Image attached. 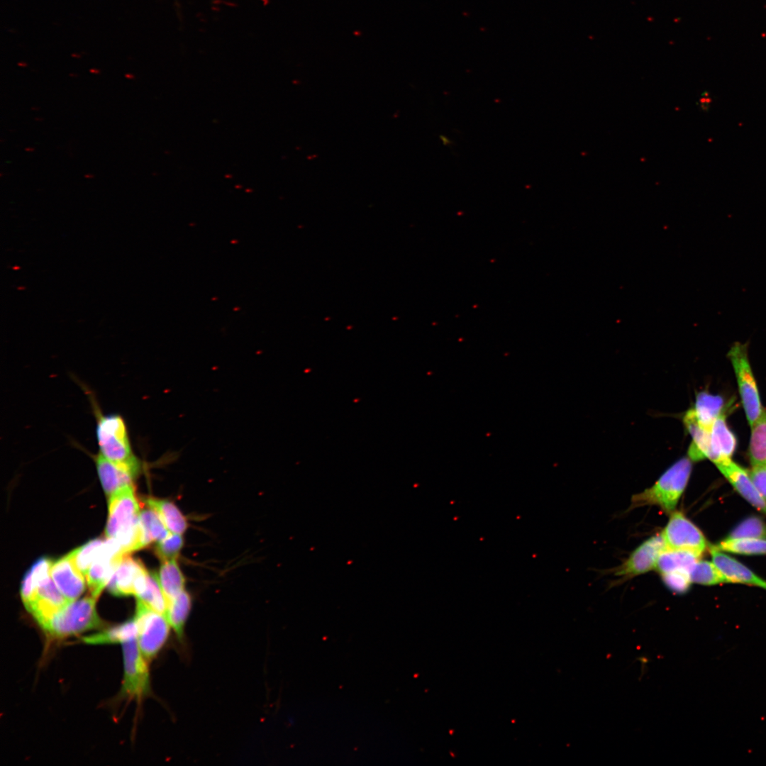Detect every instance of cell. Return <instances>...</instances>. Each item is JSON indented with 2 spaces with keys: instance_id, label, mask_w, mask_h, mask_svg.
Wrapping results in <instances>:
<instances>
[{
  "instance_id": "obj_24",
  "label": "cell",
  "mask_w": 766,
  "mask_h": 766,
  "mask_svg": "<svg viewBox=\"0 0 766 766\" xmlns=\"http://www.w3.org/2000/svg\"><path fill=\"white\" fill-rule=\"evenodd\" d=\"M52 561L46 557L40 558L25 574L21 588V595L25 607L36 598L40 581L50 574Z\"/></svg>"
},
{
  "instance_id": "obj_8",
  "label": "cell",
  "mask_w": 766,
  "mask_h": 766,
  "mask_svg": "<svg viewBox=\"0 0 766 766\" xmlns=\"http://www.w3.org/2000/svg\"><path fill=\"white\" fill-rule=\"evenodd\" d=\"M661 535L665 548L687 550L701 557L709 549L702 532L682 512L671 513Z\"/></svg>"
},
{
  "instance_id": "obj_17",
  "label": "cell",
  "mask_w": 766,
  "mask_h": 766,
  "mask_svg": "<svg viewBox=\"0 0 766 766\" xmlns=\"http://www.w3.org/2000/svg\"><path fill=\"white\" fill-rule=\"evenodd\" d=\"M102 487L109 496L121 488L133 484V475L99 453L94 457Z\"/></svg>"
},
{
  "instance_id": "obj_3",
  "label": "cell",
  "mask_w": 766,
  "mask_h": 766,
  "mask_svg": "<svg viewBox=\"0 0 766 766\" xmlns=\"http://www.w3.org/2000/svg\"><path fill=\"white\" fill-rule=\"evenodd\" d=\"M692 468L688 457L678 460L652 487L632 497V506L655 505L665 513L673 512L687 487Z\"/></svg>"
},
{
  "instance_id": "obj_26",
  "label": "cell",
  "mask_w": 766,
  "mask_h": 766,
  "mask_svg": "<svg viewBox=\"0 0 766 766\" xmlns=\"http://www.w3.org/2000/svg\"><path fill=\"white\" fill-rule=\"evenodd\" d=\"M748 457L752 466L766 464V410L750 426Z\"/></svg>"
},
{
  "instance_id": "obj_31",
  "label": "cell",
  "mask_w": 766,
  "mask_h": 766,
  "mask_svg": "<svg viewBox=\"0 0 766 766\" xmlns=\"http://www.w3.org/2000/svg\"><path fill=\"white\" fill-rule=\"evenodd\" d=\"M726 538H766V523L758 517H748L735 527Z\"/></svg>"
},
{
  "instance_id": "obj_11",
  "label": "cell",
  "mask_w": 766,
  "mask_h": 766,
  "mask_svg": "<svg viewBox=\"0 0 766 766\" xmlns=\"http://www.w3.org/2000/svg\"><path fill=\"white\" fill-rule=\"evenodd\" d=\"M665 548L661 535L648 538L630 555L615 574L632 577L652 570L655 568L658 557Z\"/></svg>"
},
{
  "instance_id": "obj_1",
  "label": "cell",
  "mask_w": 766,
  "mask_h": 766,
  "mask_svg": "<svg viewBox=\"0 0 766 766\" xmlns=\"http://www.w3.org/2000/svg\"><path fill=\"white\" fill-rule=\"evenodd\" d=\"M107 538L115 539L125 553L143 548L140 523V506L133 484L125 486L109 496Z\"/></svg>"
},
{
  "instance_id": "obj_13",
  "label": "cell",
  "mask_w": 766,
  "mask_h": 766,
  "mask_svg": "<svg viewBox=\"0 0 766 766\" xmlns=\"http://www.w3.org/2000/svg\"><path fill=\"white\" fill-rule=\"evenodd\" d=\"M715 465L744 499L766 515V500L757 489L749 472L731 459L716 463Z\"/></svg>"
},
{
  "instance_id": "obj_15",
  "label": "cell",
  "mask_w": 766,
  "mask_h": 766,
  "mask_svg": "<svg viewBox=\"0 0 766 766\" xmlns=\"http://www.w3.org/2000/svg\"><path fill=\"white\" fill-rule=\"evenodd\" d=\"M708 550L711 561L727 583L743 584L766 589V581L743 564L717 549L714 545H709Z\"/></svg>"
},
{
  "instance_id": "obj_2",
  "label": "cell",
  "mask_w": 766,
  "mask_h": 766,
  "mask_svg": "<svg viewBox=\"0 0 766 766\" xmlns=\"http://www.w3.org/2000/svg\"><path fill=\"white\" fill-rule=\"evenodd\" d=\"M96 414L99 453L126 469L135 478L141 465L133 451L124 419L118 414L105 415L99 412Z\"/></svg>"
},
{
  "instance_id": "obj_36",
  "label": "cell",
  "mask_w": 766,
  "mask_h": 766,
  "mask_svg": "<svg viewBox=\"0 0 766 766\" xmlns=\"http://www.w3.org/2000/svg\"><path fill=\"white\" fill-rule=\"evenodd\" d=\"M84 177H87V178H91V177H93V175H91V174H86Z\"/></svg>"
},
{
  "instance_id": "obj_16",
  "label": "cell",
  "mask_w": 766,
  "mask_h": 766,
  "mask_svg": "<svg viewBox=\"0 0 766 766\" xmlns=\"http://www.w3.org/2000/svg\"><path fill=\"white\" fill-rule=\"evenodd\" d=\"M710 454L709 460L716 464L731 459L737 445L736 436L729 429L726 411L714 421L709 432Z\"/></svg>"
},
{
  "instance_id": "obj_12",
  "label": "cell",
  "mask_w": 766,
  "mask_h": 766,
  "mask_svg": "<svg viewBox=\"0 0 766 766\" xmlns=\"http://www.w3.org/2000/svg\"><path fill=\"white\" fill-rule=\"evenodd\" d=\"M70 602L49 574L40 581L36 598L26 608L40 626Z\"/></svg>"
},
{
  "instance_id": "obj_23",
  "label": "cell",
  "mask_w": 766,
  "mask_h": 766,
  "mask_svg": "<svg viewBox=\"0 0 766 766\" xmlns=\"http://www.w3.org/2000/svg\"><path fill=\"white\" fill-rule=\"evenodd\" d=\"M156 574L167 602L184 590L185 578L177 560L162 561Z\"/></svg>"
},
{
  "instance_id": "obj_21",
  "label": "cell",
  "mask_w": 766,
  "mask_h": 766,
  "mask_svg": "<svg viewBox=\"0 0 766 766\" xmlns=\"http://www.w3.org/2000/svg\"><path fill=\"white\" fill-rule=\"evenodd\" d=\"M191 607L192 599L185 590L167 601L165 617L179 639H182L184 636Z\"/></svg>"
},
{
  "instance_id": "obj_25",
  "label": "cell",
  "mask_w": 766,
  "mask_h": 766,
  "mask_svg": "<svg viewBox=\"0 0 766 766\" xmlns=\"http://www.w3.org/2000/svg\"><path fill=\"white\" fill-rule=\"evenodd\" d=\"M140 523L143 548L163 540L170 533L157 513L148 506L140 510Z\"/></svg>"
},
{
  "instance_id": "obj_4",
  "label": "cell",
  "mask_w": 766,
  "mask_h": 766,
  "mask_svg": "<svg viewBox=\"0 0 766 766\" xmlns=\"http://www.w3.org/2000/svg\"><path fill=\"white\" fill-rule=\"evenodd\" d=\"M96 598L91 594L70 602L40 626L47 635L62 639L102 626L96 609Z\"/></svg>"
},
{
  "instance_id": "obj_18",
  "label": "cell",
  "mask_w": 766,
  "mask_h": 766,
  "mask_svg": "<svg viewBox=\"0 0 766 766\" xmlns=\"http://www.w3.org/2000/svg\"><path fill=\"white\" fill-rule=\"evenodd\" d=\"M726 409L721 396L701 392L696 394L694 405L689 410L699 426L710 432L713 423Z\"/></svg>"
},
{
  "instance_id": "obj_5",
  "label": "cell",
  "mask_w": 766,
  "mask_h": 766,
  "mask_svg": "<svg viewBox=\"0 0 766 766\" xmlns=\"http://www.w3.org/2000/svg\"><path fill=\"white\" fill-rule=\"evenodd\" d=\"M748 347L746 343L734 342L728 351L727 357L732 364L742 405L748 424L751 426L762 414L763 408L750 364Z\"/></svg>"
},
{
  "instance_id": "obj_34",
  "label": "cell",
  "mask_w": 766,
  "mask_h": 766,
  "mask_svg": "<svg viewBox=\"0 0 766 766\" xmlns=\"http://www.w3.org/2000/svg\"><path fill=\"white\" fill-rule=\"evenodd\" d=\"M749 474L757 489L766 500V464L752 466Z\"/></svg>"
},
{
  "instance_id": "obj_27",
  "label": "cell",
  "mask_w": 766,
  "mask_h": 766,
  "mask_svg": "<svg viewBox=\"0 0 766 766\" xmlns=\"http://www.w3.org/2000/svg\"><path fill=\"white\" fill-rule=\"evenodd\" d=\"M714 546L725 553L745 555H766V538H724Z\"/></svg>"
},
{
  "instance_id": "obj_35",
  "label": "cell",
  "mask_w": 766,
  "mask_h": 766,
  "mask_svg": "<svg viewBox=\"0 0 766 766\" xmlns=\"http://www.w3.org/2000/svg\"><path fill=\"white\" fill-rule=\"evenodd\" d=\"M711 98L708 91H704L699 99V106L704 111H707L711 104Z\"/></svg>"
},
{
  "instance_id": "obj_19",
  "label": "cell",
  "mask_w": 766,
  "mask_h": 766,
  "mask_svg": "<svg viewBox=\"0 0 766 766\" xmlns=\"http://www.w3.org/2000/svg\"><path fill=\"white\" fill-rule=\"evenodd\" d=\"M700 557L690 551L665 548L658 557L655 568L661 574L675 571L690 573Z\"/></svg>"
},
{
  "instance_id": "obj_37",
  "label": "cell",
  "mask_w": 766,
  "mask_h": 766,
  "mask_svg": "<svg viewBox=\"0 0 766 766\" xmlns=\"http://www.w3.org/2000/svg\"><path fill=\"white\" fill-rule=\"evenodd\" d=\"M26 150H27V151H30V150H33V148H31V149H30V148H26Z\"/></svg>"
},
{
  "instance_id": "obj_33",
  "label": "cell",
  "mask_w": 766,
  "mask_h": 766,
  "mask_svg": "<svg viewBox=\"0 0 766 766\" xmlns=\"http://www.w3.org/2000/svg\"><path fill=\"white\" fill-rule=\"evenodd\" d=\"M665 584L672 591L678 593L686 592L692 580L690 573L684 571H675L662 574Z\"/></svg>"
},
{
  "instance_id": "obj_32",
  "label": "cell",
  "mask_w": 766,
  "mask_h": 766,
  "mask_svg": "<svg viewBox=\"0 0 766 766\" xmlns=\"http://www.w3.org/2000/svg\"><path fill=\"white\" fill-rule=\"evenodd\" d=\"M183 544L182 534L170 532L165 538L157 542L155 553L162 561L177 560Z\"/></svg>"
},
{
  "instance_id": "obj_10",
  "label": "cell",
  "mask_w": 766,
  "mask_h": 766,
  "mask_svg": "<svg viewBox=\"0 0 766 766\" xmlns=\"http://www.w3.org/2000/svg\"><path fill=\"white\" fill-rule=\"evenodd\" d=\"M124 553L120 544L113 538H106L101 550L90 566L85 579L91 596L98 598L107 586Z\"/></svg>"
},
{
  "instance_id": "obj_28",
  "label": "cell",
  "mask_w": 766,
  "mask_h": 766,
  "mask_svg": "<svg viewBox=\"0 0 766 766\" xmlns=\"http://www.w3.org/2000/svg\"><path fill=\"white\" fill-rule=\"evenodd\" d=\"M137 600L140 601L151 609L165 616L167 609V599L160 585L157 574L149 573L145 589L137 596Z\"/></svg>"
},
{
  "instance_id": "obj_30",
  "label": "cell",
  "mask_w": 766,
  "mask_h": 766,
  "mask_svg": "<svg viewBox=\"0 0 766 766\" xmlns=\"http://www.w3.org/2000/svg\"><path fill=\"white\" fill-rule=\"evenodd\" d=\"M104 542L100 538L94 539L70 553L74 564L84 577L99 554Z\"/></svg>"
},
{
  "instance_id": "obj_20",
  "label": "cell",
  "mask_w": 766,
  "mask_h": 766,
  "mask_svg": "<svg viewBox=\"0 0 766 766\" xmlns=\"http://www.w3.org/2000/svg\"><path fill=\"white\" fill-rule=\"evenodd\" d=\"M145 503L157 513L170 532L183 534L186 531L188 526L187 518L173 502L148 497Z\"/></svg>"
},
{
  "instance_id": "obj_7",
  "label": "cell",
  "mask_w": 766,
  "mask_h": 766,
  "mask_svg": "<svg viewBox=\"0 0 766 766\" xmlns=\"http://www.w3.org/2000/svg\"><path fill=\"white\" fill-rule=\"evenodd\" d=\"M121 645L124 670L121 694L125 697L141 699L150 690L148 660L142 653L137 638L124 642Z\"/></svg>"
},
{
  "instance_id": "obj_22",
  "label": "cell",
  "mask_w": 766,
  "mask_h": 766,
  "mask_svg": "<svg viewBox=\"0 0 766 766\" xmlns=\"http://www.w3.org/2000/svg\"><path fill=\"white\" fill-rule=\"evenodd\" d=\"M138 628L135 618L113 626L107 630L82 637V640L87 644L99 645L110 643H123L133 638H137Z\"/></svg>"
},
{
  "instance_id": "obj_14",
  "label": "cell",
  "mask_w": 766,
  "mask_h": 766,
  "mask_svg": "<svg viewBox=\"0 0 766 766\" xmlns=\"http://www.w3.org/2000/svg\"><path fill=\"white\" fill-rule=\"evenodd\" d=\"M50 577L60 592L70 602L77 599L84 592L85 577L77 568L70 553L52 563Z\"/></svg>"
},
{
  "instance_id": "obj_29",
  "label": "cell",
  "mask_w": 766,
  "mask_h": 766,
  "mask_svg": "<svg viewBox=\"0 0 766 766\" xmlns=\"http://www.w3.org/2000/svg\"><path fill=\"white\" fill-rule=\"evenodd\" d=\"M692 582L703 585H716L727 583L712 561L701 560L695 563L691 572Z\"/></svg>"
},
{
  "instance_id": "obj_9",
  "label": "cell",
  "mask_w": 766,
  "mask_h": 766,
  "mask_svg": "<svg viewBox=\"0 0 766 766\" xmlns=\"http://www.w3.org/2000/svg\"><path fill=\"white\" fill-rule=\"evenodd\" d=\"M148 574L141 561L125 554L107 584L108 589L115 596L137 597L145 589Z\"/></svg>"
},
{
  "instance_id": "obj_6",
  "label": "cell",
  "mask_w": 766,
  "mask_h": 766,
  "mask_svg": "<svg viewBox=\"0 0 766 766\" xmlns=\"http://www.w3.org/2000/svg\"><path fill=\"white\" fill-rule=\"evenodd\" d=\"M137 628V641L147 660L155 657L165 644L170 633V624L165 615L160 614L137 600L134 617Z\"/></svg>"
}]
</instances>
